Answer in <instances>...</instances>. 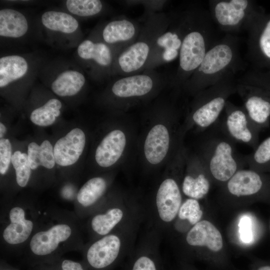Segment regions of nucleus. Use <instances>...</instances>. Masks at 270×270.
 I'll return each instance as SVG.
<instances>
[{
    "label": "nucleus",
    "mask_w": 270,
    "mask_h": 270,
    "mask_svg": "<svg viewBox=\"0 0 270 270\" xmlns=\"http://www.w3.org/2000/svg\"><path fill=\"white\" fill-rule=\"evenodd\" d=\"M217 29L208 10L200 6L187 8L186 28L178 64L170 84L174 90H182L208 50L219 39Z\"/></svg>",
    "instance_id": "f257e3e1"
},
{
    "label": "nucleus",
    "mask_w": 270,
    "mask_h": 270,
    "mask_svg": "<svg viewBox=\"0 0 270 270\" xmlns=\"http://www.w3.org/2000/svg\"><path fill=\"white\" fill-rule=\"evenodd\" d=\"M239 44V39L234 34H226L220 38L208 50L182 90L194 96L216 83L228 72L244 70L246 64L240 56Z\"/></svg>",
    "instance_id": "f03ea898"
},
{
    "label": "nucleus",
    "mask_w": 270,
    "mask_h": 270,
    "mask_svg": "<svg viewBox=\"0 0 270 270\" xmlns=\"http://www.w3.org/2000/svg\"><path fill=\"white\" fill-rule=\"evenodd\" d=\"M172 12L154 14L144 20L138 36L116 58L112 76H122L140 73L146 62L158 38L170 25Z\"/></svg>",
    "instance_id": "7ed1b4c3"
},
{
    "label": "nucleus",
    "mask_w": 270,
    "mask_h": 270,
    "mask_svg": "<svg viewBox=\"0 0 270 270\" xmlns=\"http://www.w3.org/2000/svg\"><path fill=\"white\" fill-rule=\"evenodd\" d=\"M186 156L183 148L178 150L171 172L158 184L147 210L150 228L161 234L172 226L182 203V187L177 174L182 170Z\"/></svg>",
    "instance_id": "20e7f679"
},
{
    "label": "nucleus",
    "mask_w": 270,
    "mask_h": 270,
    "mask_svg": "<svg viewBox=\"0 0 270 270\" xmlns=\"http://www.w3.org/2000/svg\"><path fill=\"white\" fill-rule=\"evenodd\" d=\"M236 74L228 72L216 83L194 96L186 129L196 127L204 131L218 121L228 98L236 93Z\"/></svg>",
    "instance_id": "39448f33"
},
{
    "label": "nucleus",
    "mask_w": 270,
    "mask_h": 270,
    "mask_svg": "<svg viewBox=\"0 0 270 270\" xmlns=\"http://www.w3.org/2000/svg\"><path fill=\"white\" fill-rule=\"evenodd\" d=\"M172 76V74H163L155 69L118 76L108 86L105 100L116 107L126 108L154 96L167 84H170Z\"/></svg>",
    "instance_id": "423d86ee"
},
{
    "label": "nucleus",
    "mask_w": 270,
    "mask_h": 270,
    "mask_svg": "<svg viewBox=\"0 0 270 270\" xmlns=\"http://www.w3.org/2000/svg\"><path fill=\"white\" fill-rule=\"evenodd\" d=\"M214 126L216 132L206 135L197 154L209 174L216 180L225 182L246 164L244 156L236 151L235 142L216 124Z\"/></svg>",
    "instance_id": "0eeeda50"
},
{
    "label": "nucleus",
    "mask_w": 270,
    "mask_h": 270,
    "mask_svg": "<svg viewBox=\"0 0 270 270\" xmlns=\"http://www.w3.org/2000/svg\"><path fill=\"white\" fill-rule=\"evenodd\" d=\"M236 93L250 120L260 132L270 124V74L251 68L236 78Z\"/></svg>",
    "instance_id": "6e6552de"
},
{
    "label": "nucleus",
    "mask_w": 270,
    "mask_h": 270,
    "mask_svg": "<svg viewBox=\"0 0 270 270\" xmlns=\"http://www.w3.org/2000/svg\"><path fill=\"white\" fill-rule=\"evenodd\" d=\"M144 217L138 218L107 235L92 240L86 248L88 264L95 269H103L132 252Z\"/></svg>",
    "instance_id": "1a4fd4ad"
},
{
    "label": "nucleus",
    "mask_w": 270,
    "mask_h": 270,
    "mask_svg": "<svg viewBox=\"0 0 270 270\" xmlns=\"http://www.w3.org/2000/svg\"><path fill=\"white\" fill-rule=\"evenodd\" d=\"M145 215L146 208L136 200L124 195L112 196L90 216L88 229L93 240Z\"/></svg>",
    "instance_id": "9d476101"
},
{
    "label": "nucleus",
    "mask_w": 270,
    "mask_h": 270,
    "mask_svg": "<svg viewBox=\"0 0 270 270\" xmlns=\"http://www.w3.org/2000/svg\"><path fill=\"white\" fill-rule=\"evenodd\" d=\"M210 16L218 30L234 34L249 30L266 14L251 0H210Z\"/></svg>",
    "instance_id": "9b49d317"
},
{
    "label": "nucleus",
    "mask_w": 270,
    "mask_h": 270,
    "mask_svg": "<svg viewBox=\"0 0 270 270\" xmlns=\"http://www.w3.org/2000/svg\"><path fill=\"white\" fill-rule=\"evenodd\" d=\"M46 60L35 53L14 54L0 58V88L2 92L22 91L38 78Z\"/></svg>",
    "instance_id": "f8f14e48"
},
{
    "label": "nucleus",
    "mask_w": 270,
    "mask_h": 270,
    "mask_svg": "<svg viewBox=\"0 0 270 270\" xmlns=\"http://www.w3.org/2000/svg\"><path fill=\"white\" fill-rule=\"evenodd\" d=\"M86 74L78 64L60 59L45 60L38 78L57 96L69 98L76 96L85 88Z\"/></svg>",
    "instance_id": "ddd939ff"
},
{
    "label": "nucleus",
    "mask_w": 270,
    "mask_h": 270,
    "mask_svg": "<svg viewBox=\"0 0 270 270\" xmlns=\"http://www.w3.org/2000/svg\"><path fill=\"white\" fill-rule=\"evenodd\" d=\"M118 53L92 32L76 47V60L88 76L102 82L112 76L114 62Z\"/></svg>",
    "instance_id": "4468645a"
},
{
    "label": "nucleus",
    "mask_w": 270,
    "mask_h": 270,
    "mask_svg": "<svg viewBox=\"0 0 270 270\" xmlns=\"http://www.w3.org/2000/svg\"><path fill=\"white\" fill-rule=\"evenodd\" d=\"M40 22L46 40L57 48L77 47L84 40L78 20L66 11L46 10L41 15Z\"/></svg>",
    "instance_id": "2eb2a0df"
},
{
    "label": "nucleus",
    "mask_w": 270,
    "mask_h": 270,
    "mask_svg": "<svg viewBox=\"0 0 270 270\" xmlns=\"http://www.w3.org/2000/svg\"><path fill=\"white\" fill-rule=\"evenodd\" d=\"M186 18L187 9L172 12L170 23L156 39L144 70L155 69L178 58Z\"/></svg>",
    "instance_id": "dca6fc26"
},
{
    "label": "nucleus",
    "mask_w": 270,
    "mask_h": 270,
    "mask_svg": "<svg viewBox=\"0 0 270 270\" xmlns=\"http://www.w3.org/2000/svg\"><path fill=\"white\" fill-rule=\"evenodd\" d=\"M216 124L234 142L246 144L253 150L259 144L260 132L252 124L242 106H236L228 100Z\"/></svg>",
    "instance_id": "f3484780"
},
{
    "label": "nucleus",
    "mask_w": 270,
    "mask_h": 270,
    "mask_svg": "<svg viewBox=\"0 0 270 270\" xmlns=\"http://www.w3.org/2000/svg\"><path fill=\"white\" fill-rule=\"evenodd\" d=\"M140 28L139 22L121 15L97 26L92 32L119 54L136 40Z\"/></svg>",
    "instance_id": "a211bd4d"
},
{
    "label": "nucleus",
    "mask_w": 270,
    "mask_h": 270,
    "mask_svg": "<svg viewBox=\"0 0 270 270\" xmlns=\"http://www.w3.org/2000/svg\"><path fill=\"white\" fill-rule=\"evenodd\" d=\"M246 59L252 68L270 74V13L248 32Z\"/></svg>",
    "instance_id": "6ab92c4d"
},
{
    "label": "nucleus",
    "mask_w": 270,
    "mask_h": 270,
    "mask_svg": "<svg viewBox=\"0 0 270 270\" xmlns=\"http://www.w3.org/2000/svg\"><path fill=\"white\" fill-rule=\"evenodd\" d=\"M74 232V228L70 224L65 222H57L33 234L30 238L29 248L36 256L50 254L70 240Z\"/></svg>",
    "instance_id": "aec40b11"
},
{
    "label": "nucleus",
    "mask_w": 270,
    "mask_h": 270,
    "mask_svg": "<svg viewBox=\"0 0 270 270\" xmlns=\"http://www.w3.org/2000/svg\"><path fill=\"white\" fill-rule=\"evenodd\" d=\"M186 172L182 179V192L188 198L200 200L208 193L210 188L209 174L197 154L186 156Z\"/></svg>",
    "instance_id": "412c9836"
},
{
    "label": "nucleus",
    "mask_w": 270,
    "mask_h": 270,
    "mask_svg": "<svg viewBox=\"0 0 270 270\" xmlns=\"http://www.w3.org/2000/svg\"><path fill=\"white\" fill-rule=\"evenodd\" d=\"M161 234L150 228L132 250L130 270H159L158 262Z\"/></svg>",
    "instance_id": "4be33fe9"
},
{
    "label": "nucleus",
    "mask_w": 270,
    "mask_h": 270,
    "mask_svg": "<svg viewBox=\"0 0 270 270\" xmlns=\"http://www.w3.org/2000/svg\"><path fill=\"white\" fill-rule=\"evenodd\" d=\"M86 144L85 133L75 128L59 138L54 146L56 164L68 166L74 164L82 156Z\"/></svg>",
    "instance_id": "5701e85b"
},
{
    "label": "nucleus",
    "mask_w": 270,
    "mask_h": 270,
    "mask_svg": "<svg viewBox=\"0 0 270 270\" xmlns=\"http://www.w3.org/2000/svg\"><path fill=\"white\" fill-rule=\"evenodd\" d=\"M172 133L168 126L157 124L149 130L144 144V153L147 162L156 166L166 157L172 145Z\"/></svg>",
    "instance_id": "b1692460"
},
{
    "label": "nucleus",
    "mask_w": 270,
    "mask_h": 270,
    "mask_svg": "<svg viewBox=\"0 0 270 270\" xmlns=\"http://www.w3.org/2000/svg\"><path fill=\"white\" fill-rule=\"evenodd\" d=\"M126 142V135L121 130L108 132L96 148L94 158L96 164L104 168L114 165L122 156Z\"/></svg>",
    "instance_id": "393cba45"
},
{
    "label": "nucleus",
    "mask_w": 270,
    "mask_h": 270,
    "mask_svg": "<svg viewBox=\"0 0 270 270\" xmlns=\"http://www.w3.org/2000/svg\"><path fill=\"white\" fill-rule=\"evenodd\" d=\"M9 223L2 233L4 241L10 245L25 242L30 237L34 229V222L26 218V212L21 206H12L8 212Z\"/></svg>",
    "instance_id": "a878e982"
},
{
    "label": "nucleus",
    "mask_w": 270,
    "mask_h": 270,
    "mask_svg": "<svg viewBox=\"0 0 270 270\" xmlns=\"http://www.w3.org/2000/svg\"><path fill=\"white\" fill-rule=\"evenodd\" d=\"M109 185L108 178L96 176L88 180L80 188L76 200L86 214L90 216L106 200L104 196Z\"/></svg>",
    "instance_id": "bb28decb"
},
{
    "label": "nucleus",
    "mask_w": 270,
    "mask_h": 270,
    "mask_svg": "<svg viewBox=\"0 0 270 270\" xmlns=\"http://www.w3.org/2000/svg\"><path fill=\"white\" fill-rule=\"evenodd\" d=\"M264 178L251 169H242L226 182V190L238 198L255 195L261 192L264 186Z\"/></svg>",
    "instance_id": "cd10ccee"
},
{
    "label": "nucleus",
    "mask_w": 270,
    "mask_h": 270,
    "mask_svg": "<svg viewBox=\"0 0 270 270\" xmlns=\"http://www.w3.org/2000/svg\"><path fill=\"white\" fill-rule=\"evenodd\" d=\"M185 240L192 247L207 246L218 252L223 246L222 238L219 230L210 222L203 220L192 226L187 232Z\"/></svg>",
    "instance_id": "c85d7f7f"
},
{
    "label": "nucleus",
    "mask_w": 270,
    "mask_h": 270,
    "mask_svg": "<svg viewBox=\"0 0 270 270\" xmlns=\"http://www.w3.org/2000/svg\"><path fill=\"white\" fill-rule=\"evenodd\" d=\"M30 22L22 12L12 8L0 10V39L19 40L28 34Z\"/></svg>",
    "instance_id": "c756f323"
},
{
    "label": "nucleus",
    "mask_w": 270,
    "mask_h": 270,
    "mask_svg": "<svg viewBox=\"0 0 270 270\" xmlns=\"http://www.w3.org/2000/svg\"><path fill=\"white\" fill-rule=\"evenodd\" d=\"M202 214L198 200L188 198L182 202L172 228L178 232H186L190 226H194L200 221Z\"/></svg>",
    "instance_id": "7c9ffc66"
},
{
    "label": "nucleus",
    "mask_w": 270,
    "mask_h": 270,
    "mask_svg": "<svg viewBox=\"0 0 270 270\" xmlns=\"http://www.w3.org/2000/svg\"><path fill=\"white\" fill-rule=\"evenodd\" d=\"M27 154L32 170L40 166L50 170L54 168L56 164L54 146L48 140H44L40 144L36 142L30 143L28 146Z\"/></svg>",
    "instance_id": "2f4dec72"
},
{
    "label": "nucleus",
    "mask_w": 270,
    "mask_h": 270,
    "mask_svg": "<svg viewBox=\"0 0 270 270\" xmlns=\"http://www.w3.org/2000/svg\"><path fill=\"white\" fill-rule=\"evenodd\" d=\"M62 102L56 98H50L30 112V118L34 124L48 126L54 123L61 114Z\"/></svg>",
    "instance_id": "473e14b6"
},
{
    "label": "nucleus",
    "mask_w": 270,
    "mask_h": 270,
    "mask_svg": "<svg viewBox=\"0 0 270 270\" xmlns=\"http://www.w3.org/2000/svg\"><path fill=\"white\" fill-rule=\"evenodd\" d=\"M66 12L76 18H91L102 14L106 6L100 0H67L64 2Z\"/></svg>",
    "instance_id": "72a5a7b5"
},
{
    "label": "nucleus",
    "mask_w": 270,
    "mask_h": 270,
    "mask_svg": "<svg viewBox=\"0 0 270 270\" xmlns=\"http://www.w3.org/2000/svg\"><path fill=\"white\" fill-rule=\"evenodd\" d=\"M250 169L258 172H270V136L259 143L253 152L244 155Z\"/></svg>",
    "instance_id": "f704fd0d"
},
{
    "label": "nucleus",
    "mask_w": 270,
    "mask_h": 270,
    "mask_svg": "<svg viewBox=\"0 0 270 270\" xmlns=\"http://www.w3.org/2000/svg\"><path fill=\"white\" fill-rule=\"evenodd\" d=\"M11 163L15 170L17 184L22 188L26 186L30 180L32 170L27 154L20 150L14 152Z\"/></svg>",
    "instance_id": "c9c22d12"
},
{
    "label": "nucleus",
    "mask_w": 270,
    "mask_h": 270,
    "mask_svg": "<svg viewBox=\"0 0 270 270\" xmlns=\"http://www.w3.org/2000/svg\"><path fill=\"white\" fill-rule=\"evenodd\" d=\"M168 1L166 0H127L122 1L124 6H142L144 8L142 19L149 15L161 12Z\"/></svg>",
    "instance_id": "e433bc0d"
},
{
    "label": "nucleus",
    "mask_w": 270,
    "mask_h": 270,
    "mask_svg": "<svg viewBox=\"0 0 270 270\" xmlns=\"http://www.w3.org/2000/svg\"><path fill=\"white\" fill-rule=\"evenodd\" d=\"M12 144L8 138L0 140V174L5 175L9 168L12 157Z\"/></svg>",
    "instance_id": "4c0bfd02"
},
{
    "label": "nucleus",
    "mask_w": 270,
    "mask_h": 270,
    "mask_svg": "<svg viewBox=\"0 0 270 270\" xmlns=\"http://www.w3.org/2000/svg\"><path fill=\"white\" fill-rule=\"evenodd\" d=\"M240 236L245 244L251 242L253 240L252 220L248 216H242L238 223Z\"/></svg>",
    "instance_id": "58836bf2"
},
{
    "label": "nucleus",
    "mask_w": 270,
    "mask_h": 270,
    "mask_svg": "<svg viewBox=\"0 0 270 270\" xmlns=\"http://www.w3.org/2000/svg\"><path fill=\"white\" fill-rule=\"evenodd\" d=\"M62 270H84L79 262L68 260L62 262Z\"/></svg>",
    "instance_id": "ea45409f"
},
{
    "label": "nucleus",
    "mask_w": 270,
    "mask_h": 270,
    "mask_svg": "<svg viewBox=\"0 0 270 270\" xmlns=\"http://www.w3.org/2000/svg\"><path fill=\"white\" fill-rule=\"evenodd\" d=\"M6 132V126L2 123H0V139L3 138Z\"/></svg>",
    "instance_id": "a19ab883"
},
{
    "label": "nucleus",
    "mask_w": 270,
    "mask_h": 270,
    "mask_svg": "<svg viewBox=\"0 0 270 270\" xmlns=\"http://www.w3.org/2000/svg\"><path fill=\"white\" fill-rule=\"evenodd\" d=\"M258 270H270V266H264L260 268Z\"/></svg>",
    "instance_id": "79ce46f5"
}]
</instances>
